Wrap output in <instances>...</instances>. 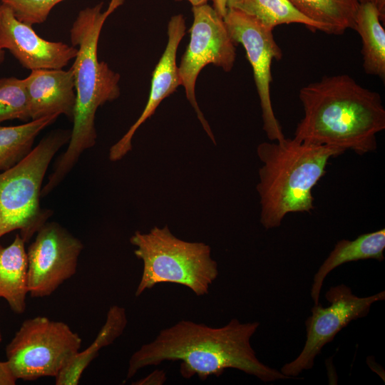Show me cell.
<instances>
[{"label":"cell","mask_w":385,"mask_h":385,"mask_svg":"<svg viewBox=\"0 0 385 385\" xmlns=\"http://www.w3.org/2000/svg\"><path fill=\"white\" fill-rule=\"evenodd\" d=\"M259 326L257 322L242 323L232 319L221 327H211L182 319L160 331L131 355L126 379L165 361H180V373L187 379L195 375L201 380L220 376L227 369L242 371L265 383L289 379L257 357L250 339Z\"/></svg>","instance_id":"obj_1"},{"label":"cell","mask_w":385,"mask_h":385,"mask_svg":"<svg viewBox=\"0 0 385 385\" xmlns=\"http://www.w3.org/2000/svg\"><path fill=\"white\" fill-rule=\"evenodd\" d=\"M299 98L304 114L294 139L358 155L376 149V135L385 129V108L379 93L341 74L302 87Z\"/></svg>","instance_id":"obj_2"},{"label":"cell","mask_w":385,"mask_h":385,"mask_svg":"<svg viewBox=\"0 0 385 385\" xmlns=\"http://www.w3.org/2000/svg\"><path fill=\"white\" fill-rule=\"evenodd\" d=\"M125 0H110L106 11L103 2L79 11L70 29L71 45L77 48L71 67L74 77L76 105L73 128L66 151L58 159L48 182L42 188L43 197L48 195L66 178L81 155L96 143L95 127L98 108L117 99L120 94V74L98 58V44L103 24Z\"/></svg>","instance_id":"obj_3"},{"label":"cell","mask_w":385,"mask_h":385,"mask_svg":"<svg viewBox=\"0 0 385 385\" xmlns=\"http://www.w3.org/2000/svg\"><path fill=\"white\" fill-rule=\"evenodd\" d=\"M344 152L294 138L259 144L257 154L263 164L256 189L262 225L266 230L276 228L289 213L312 210L313 188L326 174L329 159Z\"/></svg>","instance_id":"obj_4"},{"label":"cell","mask_w":385,"mask_h":385,"mask_svg":"<svg viewBox=\"0 0 385 385\" xmlns=\"http://www.w3.org/2000/svg\"><path fill=\"white\" fill-rule=\"evenodd\" d=\"M130 242L136 247L134 254L143 264L135 292L137 297L163 282L183 285L196 296H204L218 276L217 263L212 258L210 245L180 239L167 225L155 226L146 233L135 231Z\"/></svg>","instance_id":"obj_5"},{"label":"cell","mask_w":385,"mask_h":385,"mask_svg":"<svg viewBox=\"0 0 385 385\" xmlns=\"http://www.w3.org/2000/svg\"><path fill=\"white\" fill-rule=\"evenodd\" d=\"M70 137L69 130H52L22 160L0 174V238L19 230L26 243L52 216L53 212L40 204L42 183L53 156Z\"/></svg>","instance_id":"obj_6"},{"label":"cell","mask_w":385,"mask_h":385,"mask_svg":"<svg viewBox=\"0 0 385 385\" xmlns=\"http://www.w3.org/2000/svg\"><path fill=\"white\" fill-rule=\"evenodd\" d=\"M82 340L66 323L38 316L23 322L6 347L15 377H56L80 351Z\"/></svg>","instance_id":"obj_7"},{"label":"cell","mask_w":385,"mask_h":385,"mask_svg":"<svg viewBox=\"0 0 385 385\" xmlns=\"http://www.w3.org/2000/svg\"><path fill=\"white\" fill-rule=\"evenodd\" d=\"M192 13L193 21L190 29V42L178 66L180 82L202 128L216 144L210 126L197 102L195 83L201 70L208 64L230 72L235 62V44L227 31L223 17L212 6L205 4L192 6Z\"/></svg>","instance_id":"obj_8"},{"label":"cell","mask_w":385,"mask_h":385,"mask_svg":"<svg viewBox=\"0 0 385 385\" xmlns=\"http://www.w3.org/2000/svg\"><path fill=\"white\" fill-rule=\"evenodd\" d=\"M329 306L319 303L312 307V314L305 322L307 339L300 354L285 364L280 371L289 378L297 376L313 367L323 347L353 320L366 317L373 304L385 299L381 291L369 297L354 294L350 287L342 284L329 288L325 294Z\"/></svg>","instance_id":"obj_9"},{"label":"cell","mask_w":385,"mask_h":385,"mask_svg":"<svg viewBox=\"0 0 385 385\" xmlns=\"http://www.w3.org/2000/svg\"><path fill=\"white\" fill-rule=\"evenodd\" d=\"M223 20L232 40L235 45L243 46L252 66L260 102L263 130L271 141L281 142L285 137L272 108L270 83L272 62L280 61L282 51L274 39L273 29L233 9H227Z\"/></svg>","instance_id":"obj_10"},{"label":"cell","mask_w":385,"mask_h":385,"mask_svg":"<svg viewBox=\"0 0 385 385\" xmlns=\"http://www.w3.org/2000/svg\"><path fill=\"white\" fill-rule=\"evenodd\" d=\"M83 249L81 241L56 222H46L36 232L26 252L29 294H52L76 272Z\"/></svg>","instance_id":"obj_11"},{"label":"cell","mask_w":385,"mask_h":385,"mask_svg":"<svg viewBox=\"0 0 385 385\" xmlns=\"http://www.w3.org/2000/svg\"><path fill=\"white\" fill-rule=\"evenodd\" d=\"M0 47L8 49L29 70L62 69L74 59L77 48L39 36L32 26L18 20L11 9L0 4Z\"/></svg>","instance_id":"obj_12"},{"label":"cell","mask_w":385,"mask_h":385,"mask_svg":"<svg viewBox=\"0 0 385 385\" xmlns=\"http://www.w3.org/2000/svg\"><path fill=\"white\" fill-rule=\"evenodd\" d=\"M185 20L182 14L173 16L168 24V42L152 74L148 102L138 120L109 150V159L121 160L132 149V138L138 128L152 116L160 103L180 86L176 56L178 46L185 34Z\"/></svg>","instance_id":"obj_13"},{"label":"cell","mask_w":385,"mask_h":385,"mask_svg":"<svg viewBox=\"0 0 385 385\" xmlns=\"http://www.w3.org/2000/svg\"><path fill=\"white\" fill-rule=\"evenodd\" d=\"M24 81L31 120L53 114L64 115L72 120L76 96L71 68L33 70Z\"/></svg>","instance_id":"obj_14"},{"label":"cell","mask_w":385,"mask_h":385,"mask_svg":"<svg viewBox=\"0 0 385 385\" xmlns=\"http://www.w3.org/2000/svg\"><path fill=\"white\" fill-rule=\"evenodd\" d=\"M385 229L364 233L354 240H341L334 245L326 260L314 276L311 297L314 304L319 303L320 292L328 274L337 267L347 262L374 259L384 260Z\"/></svg>","instance_id":"obj_15"},{"label":"cell","mask_w":385,"mask_h":385,"mask_svg":"<svg viewBox=\"0 0 385 385\" xmlns=\"http://www.w3.org/2000/svg\"><path fill=\"white\" fill-rule=\"evenodd\" d=\"M25 241L16 234L7 247L0 245V298L8 302L16 314H23L26 307L28 259Z\"/></svg>","instance_id":"obj_16"},{"label":"cell","mask_w":385,"mask_h":385,"mask_svg":"<svg viewBox=\"0 0 385 385\" xmlns=\"http://www.w3.org/2000/svg\"><path fill=\"white\" fill-rule=\"evenodd\" d=\"M128 319L125 308L111 306L106 319L94 341L84 350L78 351L55 377L56 385H77L85 369L98 355L99 351L118 339L124 332Z\"/></svg>","instance_id":"obj_17"},{"label":"cell","mask_w":385,"mask_h":385,"mask_svg":"<svg viewBox=\"0 0 385 385\" xmlns=\"http://www.w3.org/2000/svg\"><path fill=\"white\" fill-rule=\"evenodd\" d=\"M381 15L371 3L360 4L354 29L361 38L363 68L367 74L385 79V30Z\"/></svg>","instance_id":"obj_18"},{"label":"cell","mask_w":385,"mask_h":385,"mask_svg":"<svg viewBox=\"0 0 385 385\" xmlns=\"http://www.w3.org/2000/svg\"><path fill=\"white\" fill-rule=\"evenodd\" d=\"M307 18L319 24L323 32L339 35L354 29L359 0H289Z\"/></svg>","instance_id":"obj_19"},{"label":"cell","mask_w":385,"mask_h":385,"mask_svg":"<svg viewBox=\"0 0 385 385\" xmlns=\"http://www.w3.org/2000/svg\"><path fill=\"white\" fill-rule=\"evenodd\" d=\"M58 114H53L15 126L0 125V170L5 171L22 160L33 149L34 140Z\"/></svg>","instance_id":"obj_20"},{"label":"cell","mask_w":385,"mask_h":385,"mask_svg":"<svg viewBox=\"0 0 385 385\" xmlns=\"http://www.w3.org/2000/svg\"><path fill=\"white\" fill-rule=\"evenodd\" d=\"M227 6L251 16L272 29L282 24H300L312 31H323L319 24L302 14L289 0H229Z\"/></svg>","instance_id":"obj_21"},{"label":"cell","mask_w":385,"mask_h":385,"mask_svg":"<svg viewBox=\"0 0 385 385\" xmlns=\"http://www.w3.org/2000/svg\"><path fill=\"white\" fill-rule=\"evenodd\" d=\"M18 119L31 120L29 104L24 79L5 77L0 78V123Z\"/></svg>","instance_id":"obj_22"},{"label":"cell","mask_w":385,"mask_h":385,"mask_svg":"<svg viewBox=\"0 0 385 385\" xmlns=\"http://www.w3.org/2000/svg\"><path fill=\"white\" fill-rule=\"evenodd\" d=\"M64 0H1L9 6L15 17L29 25L43 23L51 9Z\"/></svg>","instance_id":"obj_23"},{"label":"cell","mask_w":385,"mask_h":385,"mask_svg":"<svg viewBox=\"0 0 385 385\" xmlns=\"http://www.w3.org/2000/svg\"><path fill=\"white\" fill-rule=\"evenodd\" d=\"M167 380L166 373L164 370H155L148 376L142 378L133 384L135 385H161Z\"/></svg>","instance_id":"obj_24"},{"label":"cell","mask_w":385,"mask_h":385,"mask_svg":"<svg viewBox=\"0 0 385 385\" xmlns=\"http://www.w3.org/2000/svg\"><path fill=\"white\" fill-rule=\"evenodd\" d=\"M16 381L7 361H0V385H14Z\"/></svg>","instance_id":"obj_25"},{"label":"cell","mask_w":385,"mask_h":385,"mask_svg":"<svg viewBox=\"0 0 385 385\" xmlns=\"http://www.w3.org/2000/svg\"><path fill=\"white\" fill-rule=\"evenodd\" d=\"M229 0H212V7L222 16L224 17L227 10Z\"/></svg>","instance_id":"obj_26"},{"label":"cell","mask_w":385,"mask_h":385,"mask_svg":"<svg viewBox=\"0 0 385 385\" xmlns=\"http://www.w3.org/2000/svg\"><path fill=\"white\" fill-rule=\"evenodd\" d=\"M360 4L363 3H371L374 4L380 15L382 21H384L385 19V0H359Z\"/></svg>","instance_id":"obj_27"},{"label":"cell","mask_w":385,"mask_h":385,"mask_svg":"<svg viewBox=\"0 0 385 385\" xmlns=\"http://www.w3.org/2000/svg\"><path fill=\"white\" fill-rule=\"evenodd\" d=\"M175 1H180L183 0H175ZM187 1L190 2L192 6H197L207 4L209 1H212V0H187Z\"/></svg>","instance_id":"obj_28"},{"label":"cell","mask_w":385,"mask_h":385,"mask_svg":"<svg viewBox=\"0 0 385 385\" xmlns=\"http://www.w3.org/2000/svg\"><path fill=\"white\" fill-rule=\"evenodd\" d=\"M5 51L0 47V66L4 61Z\"/></svg>","instance_id":"obj_29"},{"label":"cell","mask_w":385,"mask_h":385,"mask_svg":"<svg viewBox=\"0 0 385 385\" xmlns=\"http://www.w3.org/2000/svg\"><path fill=\"white\" fill-rule=\"evenodd\" d=\"M2 340V335H1V329H0V343Z\"/></svg>","instance_id":"obj_30"}]
</instances>
